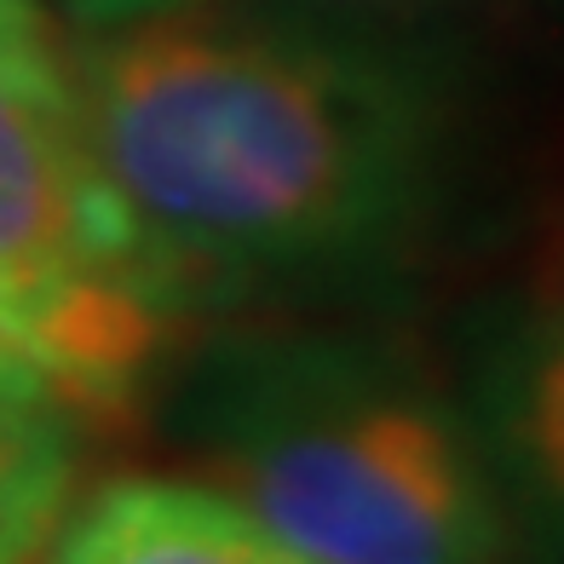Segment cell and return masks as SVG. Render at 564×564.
I'll return each instance as SVG.
<instances>
[{
    "label": "cell",
    "mask_w": 564,
    "mask_h": 564,
    "mask_svg": "<svg viewBox=\"0 0 564 564\" xmlns=\"http://www.w3.org/2000/svg\"><path fill=\"white\" fill-rule=\"evenodd\" d=\"M23 421H64V403L30 369V357L12 351L7 335H0V426H23Z\"/></svg>",
    "instance_id": "obj_7"
},
{
    "label": "cell",
    "mask_w": 564,
    "mask_h": 564,
    "mask_svg": "<svg viewBox=\"0 0 564 564\" xmlns=\"http://www.w3.org/2000/svg\"><path fill=\"white\" fill-rule=\"evenodd\" d=\"M484 455L564 553V305L530 317L484 380Z\"/></svg>",
    "instance_id": "obj_5"
},
{
    "label": "cell",
    "mask_w": 564,
    "mask_h": 564,
    "mask_svg": "<svg viewBox=\"0 0 564 564\" xmlns=\"http://www.w3.org/2000/svg\"><path fill=\"white\" fill-rule=\"evenodd\" d=\"M185 294L93 162L69 53L35 0H0V335L64 415L127 409Z\"/></svg>",
    "instance_id": "obj_3"
},
{
    "label": "cell",
    "mask_w": 564,
    "mask_h": 564,
    "mask_svg": "<svg viewBox=\"0 0 564 564\" xmlns=\"http://www.w3.org/2000/svg\"><path fill=\"white\" fill-rule=\"evenodd\" d=\"M46 564H305L271 524L191 478H121L58 519Z\"/></svg>",
    "instance_id": "obj_4"
},
{
    "label": "cell",
    "mask_w": 564,
    "mask_h": 564,
    "mask_svg": "<svg viewBox=\"0 0 564 564\" xmlns=\"http://www.w3.org/2000/svg\"><path fill=\"white\" fill-rule=\"evenodd\" d=\"M116 7H144V0H87L82 18H87V12H116ZM553 7H564V0H553Z\"/></svg>",
    "instance_id": "obj_8"
},
{
    "label": "cell",
    "mask_w": 564,
    "mask_h": 564,
    "mask_svg": "<svg viewBox=\"0 0 564 564\" xmlns=\"http://www.w3.org/2000/svg\"><path fill=\"white\" fill-rule=\"evenodd\" d=\"M69 496L64 421L0 426V564H46Z\"/></svg>",
    "instance_id": "obj_6"
},
{
    "label": "cell",
    "mask_w": 564,
    "mask_h": 564,
    "mask_svg": "<svg viewBox=\"0 0 564 564\" xmlns=\"http://www.w3.org/2000/svg\"><path fill=\"white\" fill-rule=\"evenodd\" d=\"M196 438L219 490L305 564H501L484 438L403 357L340 335L219 351Z\"/></svg>",
    "instance_id": "obj_2"
},
{
    "label": "cell",
    "mask_w": 564,
    "mask_h": 564,
    "mask_svg": "<svg viewBox=\"0 0 564 564\" xmlns=\"http://www.w3.org/2000/svg\"><path fill=\"white\" fill-rule=\"evenodd\" d=\"M69 53L105 185L173 289L375 265L438 208L455 105L415 46L265 0L87 12Z\"/></svg>",
    "instance_id": "obj_1"
}]
</instances>
